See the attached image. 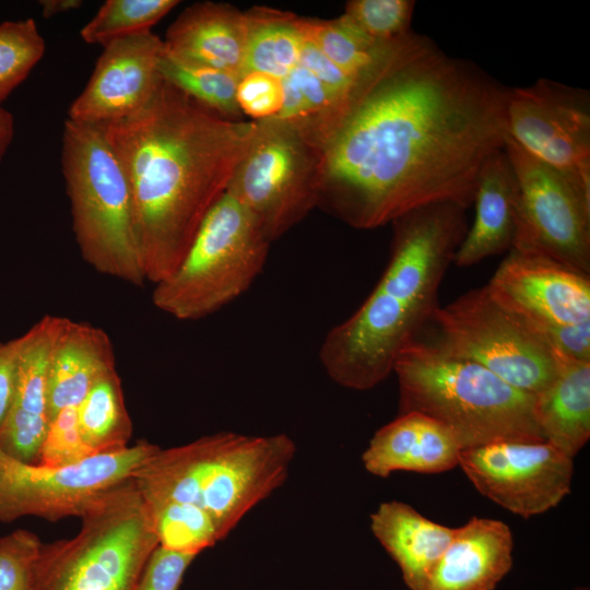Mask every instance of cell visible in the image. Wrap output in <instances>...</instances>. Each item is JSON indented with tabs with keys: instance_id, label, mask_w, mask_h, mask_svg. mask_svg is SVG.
Instances as JSON below:
<instances>
[{
	"instance_id": "ab89813d",
	"label": "cell",
	"mask_w": 590,
	"mask_h": 590,
	"mask_svg": "<svg viewBox=\"0 0 590 590\" xmlns=\"http://www.w3.org/2000/svg\"><path fill=\"white\" fill-rule=\"evenodd\" d=\"M42 14L45 19L52 17L57 14L67 13L80 8L83 2L81 0H42Z\"/></svg>"
},
{
	"instance_id": "5bb4252c",
	"label": "cell",
	"mask_w": 590,
	"mask_h": 590,
	"mask_svg": "<svg viewBox=\"0 0 590 590\" xmlns=\"http://www.w3.org/2000/svg\"><path fill=\"white\" fill-rule=\"evenodd\" d=\"M459 465L482 495L523 518L558 505L570 492L574 472L573 458L545 440L464 449Z\"/></svg>"
},
{
	"instance_id": "30bf717a",
	"label": "cell",
	"mask_w": 590,
	"mask_h": 590,
	"mask_svg": "<svg viewBox=\"0 0 590 590\" xmlns=\"http://www.w3.org/2000/svg\"><path fill=\"white\" fill-rule=\"evenodd\" d=\"M320 149L276 119L259 121L225 192L255 219L270 243L318 206Z\"/></svg>"
},
{
	"instance_id": "d6a6232c",
	"label": "cell",
	"mask_w": 590,
	"mask_h": 590,
	"mask_svg": "<svg viewBox=\"0 0 590 590\" xmlns=\"http://www.w3.org/2000/svg\"><path fill=\"white\" fill-rule=\"evenodd\" d=\"M44 545L24 529L0 536V590H39Z\"/></svg>"
},
{
	"instance_id": "8fae6325",
	"label": "cell",
	"mask_w": 590,
	"mask_h": 590,
	"mask_svg": "<svg viewBox=\"0 0 590 590\" xmlns=\"http://www.w3.org/2000/svg\"><path fill=\"white\" fill-rule=\"evenodd\" d=\"M504 150L519 191L511 250L590 275V186L535 158L508 135Z\"/></svg>"
},
{
	"instance_id": "f1b7e54d",
	"label": "cell",
	"mask_w": 590,
	"mask_h": 590,
	"mask_svg": "<svg viewBox=\"0 0 590 590\" xmlns=\"http://www.w3.org/2000/svg\"><path fill=\"white\" fill-rule=\"evenodd\" d=\"M145 504L160 546L199 555L225 539L215 521L198 507L177 502H145Z\"/></svg>"
},
{
	"instance_id": "ffe728a7",
	"label": "cell",
	"mask_w": 590,
	"mask_h": 590,
	"mask_svg": "<svg viewBox=\"0 0 590 590\" xmlns=\"http://www.w3.org/2000/svg\"><path fill=\"white\" fill-rule=\"evenodd\" d=\"M248 35L246 12L227 3L187 7L166 32L165 48L191 63L241 75Z\"/></svg>"
},
{
	"instance_id": "cb8c5ba5",
	"label": "cell",
	"mask_w": 590,
	"mask_h": 590,
	"mask_svg": "<svg viewBox=\"0 0 590 590\" xmlns=\"http://www.w3.org/2000/svg\"><path fill=\"white\" fill-rule=\"evenodd\" d=\"M545 441L574 458L590 437V362L560 359L551 385L535 396Z\"/></svg>"
},
{
	"instance_id": "2e32d148",
	"label": "cell",
	"mask_w": 590,
	"mask_h": 590,
	"mask_svg": "<svg viewBox=\"0 0 590 590\" xmlns=\"http://www.w3.org/2000/svg\"><path fill=\"white\" fill-rule=\"evenodd\" d=\"M163 50L164 40L152 31L104 46L86 86L70 105L67 119L98 125L140 110L162 82L158 66Z\"/></svg>"
},
{
	"instance_id": "d4e9b609",
	"label": "cell",
	"mask_w": 590,
	"mask_h": 590,
	"mask_svg": "<svg viewBox=\"0 0 590 590\" xmlns=\"http://www.w3.org/2000/svg\"><path fill=\"white\" fill-rule=\"evenodd\" d=\"M246 15L248 35L243 73L259 71L284 78L298 64L305 39L302 16L268 7H253Z\"/></svg>"
},
{
	"instance_id": "7402d4cb",
	"label": "cell",
	"mask_w": 590,
	"mask_h": 590,
	"mask_svg": "<svg viewBox=\"0 0 590 590\" xmlns=\"http://www.w3.org/2000/svg\"><path fill=\"white\" fill-rule=\"evenodd\" d=\"M114 370L109 335L87 322L64 318L50 355L49 420L63 409L78 408L95 382Z\"/></svg>"
},
{
	"instance_id": "4dcf8cb0",
	"label": "cell",
	"mask_w": 590,
	"mask_h": 590,
	"mask_svg": "<svg viewBox=\"0 0 590 590\" xmlns=\"http://www.w3.org/2000/svg\"><path fill=\"white\" fill-rule=\"evenodd\" d=\"M45 49L34 19L0 24V105L28 76Z\"/></svg>"
},
{
	"instance_id": "8d00e7d4",
	"label": "cell",
	"mask_w": 590,
	"mask_h": 590,
	"mask_svg": "<svg viewBox=\"0 0 590 590\" xmlns=\"http://www.w3.org/2000/svg\"><path fill=\"white\" fill-rule=\"evenodd\" d=\"M298 64L310 71L323 85L349 103L350 106L362 82H357L335 66L306 35L300 48Z\"/></svg>"
},
{
	"instance_id": "4316f807",
	"label": "cell",
	"mask_w": 590,
	"mask_h": 590,
	"mask_svg": "<svg viewBox=\"0 0 590 590\" xmlns=\"http://www.w3.org/2000/svg\"><path fill=\"white\" fill-rule=\"evenodd\" d=\"M76 412L80 435L95 455L129 446L132 422L125 404L117 370L95 382L76 408Z\"/></svg>"
},
{
	"instance_id": "9c48e42d",
	"label": "cell",
	"mask_w": 590,
	"mask_h": 590,
	"mask_svg": "<svg viewBox=\"0 0 590 590\" xmlns=\"http://www.w3.org/2000/svg\"><path fill=\"white\" fill-rule=\"evenodd\" d=\"M428 344L479 364L510 386L538 396L556 377L560 359L519 315L500 304L487 285L473 288L445 307L429 322Z\"/></svg>"
},
{
	"instance_id": "5b68a950",
	"label": "cell",
	"mask_w": 590,
	"mask_h": 590,
	"mask_svg": "<svg viewBox=\"0 0 590 590\" xmlns=\"http://www.w3.org/2000/svg\"><path fill=\"white\" fill-rule=\"evenodd\" d=\"M399 414L418 412L447 428L462 450L502 440H544L535 396L485 367L448 355L422 339L398 356Z\"/></svg>"
},
{
	"instance_id": "7c38bea8",
	"label": "cell",
	"mask_w": 590,
	"mask_h": 590,
	"mask_svg": "<svg viewBox=\"0 0 590 590\" xmlns=\"http://www.w3.org/2000/svg\"><path fill=\"white\" fill-rule=\"evenodd\" d=\"M158 448L141 439L133 446L56 468L25 463L0 450V521L26 516L50 521L81 517L107 491L132 479Z\"/></svg>"
},
{
	"instance_id": "9a60e30c",
	"label": "cell",
	"mask_w": 590,
	"mask_h": 590,
	"mask_svg": "<svg viewBox=\"0 0 590 590\" xmlns=\"http://www.w3.org/2000/svg\"><path fill=\"white\" fill-rule=\"evenodd\" d=\"M486 285L545 341L562 328L590 322V275L551 259L510 250Z\"/></svg>"
},
{
	"instance_id": "1f68e13d",
	"label": "cell",
	"mask_w": 590,
	"mask_h": 590,
	"mask_svg": "<svg viewBox=\"0 0 590 590\" xmlns=\"http://www.w3.org/2000/svg\"><path fill=\"white\" fill-rule=\"evenodd\" d=\"M414 8L413 0H351L342 16L369 38L393 43L412 32Z\"/></svg>"
},
{
	"instance_id": "8992f818",
	"label": "cell",
	"mask_w": 590,
	"mask_h": 590,
	"mask_svg": "<svg viewBox=\"0 0 590 590\" xmlns=\"http://www.w3.org/2000/svg\"><path fill=\"white\" fill-rule=\"evenodd\" d=\"M61 166L82 259L98 273L143 285L129 186L96 125L66 120Z\"/></svg>"
},
{
	"instance_id": "3957f363",
	"label": "cell",
	"mask_w": 590,
	"mask_h": 590,
	"mask_svg": "<svg viewBox=\"0 0 590 590\" xmlns=\"http://www.w3.org/2000/svg\"><path fill=\"white\" fill-rule=\"evenodd\" d=\"M465 210L452 202L423 205L394 220L388 264L365 302L324 337L319 358L339 386L369 390L393 373L400 353L420 339L463 240Z\"/></svg>"
},
{
	"instance_id": "60d3db41",
	"label": "cell",
	"mask_w": 590,
	"mask_h": 590,
	"mask_svg": "<svg viewBox=\"0 0 590 590\" xmlns=\"http://www.w3.org/2000/svg\"><path fill=\"white\" fill-rule=\"evenodd\" d=\"M574 590H589L588 588H585V587H579V588H576Z\"/></svg>"
},
{
	"instance_id": "52a82bcc",
	"label": "cell",
	"mask_w": 590,
	"mask_h": 590,
	"mask_svg": "<svg viewBox=\"0 0 590 590\" xmlns=\"http://www.w3.org/2000/svg\"><path fill=\"white\" fill-rule=\"evenodd\" d=\"M80 518L75 536L45 543L39 590H137L158 540L132 479L107 491Z\"/></svg>"
},
{
	"instance_id": "d6986e66",
	"label": "cell",
	"mask_w": 590,
	"mask_h": 590,
	"mask_svg": "<svg viewBox=\"0 0 590 590\" xmlns=\"http://www.w3.org/2000/svg\"><path fill=\"white\" fill-rule=\"evenodd\" d=\"M512 548L506 523L473 517L455 529L423 590H494L511 569Z\"/></svg>"
},
{
	"instance_id": "d590c367",
	"label": "cell",
	"mask_w": 590,
	"mask_h": 590,
	"mask_svg": "<svg viewBox=\"0 0 590 590\" xmlns=\"http://www.w3.org/2000/svg\"><path fill=\"white\" fill-rule=\"evenodd\" d=\"M197 554L157 546L150 556L137 590H179Z\"/></svg>"
},
{
	"instance_id": "4fadbf2b",
	"label": "cell",
	"mask_w": 590,
	"mask_h": 590,
	"mask_svg": "<svg viewBox=\"0 0 590 590\" xmlns=\"http://www.w3.org/2000/svg\"><path fill=\"white\" fill-rule=\"evenodd\" d=\"M507 135L545 164L590 186V94L548 79L508 88Z\"/></svg>"
},
{
	"instance_id": "e575fe53",
	"label": "cell",
	"mask_w": 590,
	"mask_h": 590,
	"mask_svg": "<svg viewBox=\"0 0 590 590\" xmlns=\"http://www.w3.org/2000/svg\"><path fill=\"white\" fill-rule=\"evenodd\" d=\"M236 101L244 117L253 121L274 119L283 106L282 79L259 71L240 75Z\"/></svg>"
},
{
	"instance_id": "ac0fdd59",
	"label": "cell",
	"mask_w": 590,
	"mask_h": 590,
	"mask_svg": "<svg viewBox=\"0 0 590 590\" xmlns=\"http://www.w3.org/2000/svg\"><path fill=\"white\" fill-rule=\"evenodd\" d=\"M461 451L449 428L427 415L409 412L374 434L362 461L367 472L379 477L397 471L439 473L459 465Z\"/></svg>"
},
{
	"instance_id": "277c9868",
	"label": "cell",
	"mask_w": 590,
	"mask_h": 590,
	"mask_svg": "<svg viewBox=\"0 0 590 590\" xmlns=\"http://www.w3.org/2000/svg\"><path fill=\"white\" fill-rule=\"evenodd\" d=\"M286 434L220 432L162 449L134 472L145 502H177L205 511L226 538L286 481L296 456Z\"/></svg>"
},
{
	"instance_id": "7a4b0ae2",
	"label": "cell",
	"mask_w": 590,
	"mask_h": 590,
	"mask_svg": "<svg viewBox=\"0 0 590 590\" xmlns=\"http://www.w3.org/2000/svg\"><path fill=\"white\" fill-rule=\"evenodd\" d=\"M96 126L126 176L140 264L156 284L182 261L259 121L225 118L162 78L140 110Z\"/></svg>"
},
{
	"instance_id": "f35d334b",
	"label": "cell",
	"mask_w": 590,
	"mask_h": 590,
	"mask_svg": "<svg viewBox=\"0 0 590 590\" xmlns=\"http://www.w3.org/2000/svg\"><path fill=\"white\" fill-rule=\"evenodd\" d=\"M14 137L13 115L0 105V162Z\"/></svg>"
},
{
	"instance_id": "44dd1931",
	"label": "cell",
	"mask_w": 590,
	"mask_h": 590,
	"mask_svg": "<svg viewBox=\"0 0 590 590\" xmlns=\"http://www.w3.org/2000/svg\"><path fill=\"white\" fill-rule=\"evenodd\" d=\"M518 182L504 149L494 153L479 175L475 217L458 247L453 263L467 268L510 251L517 233Z\"/></svg>"
},
{
	"instance_id": "836d02e7",
	"label": "cell",
	"mask_w": 590,
	"mask_h": 590,
	"mask_svg": "<svg viewBox=\"0 0 590 590\" xmlns=\"http://www.w3.org/2000/svg\"><path fill=\"white\" fill-rule=\"evenodd\" d=\"M94 455L80 435L76 408H67L58 412L50 421L37 464L51 468L64 467Z\"/></svg>"
},
{
	"instance_id": "6da1fadb",
	"label": "cell",
	"mask_w": 590,
	"mask_h": 590,
	"mask_svg": "<svg viewBox=\"0 0 590 590\" xmlns=\"http://www.w3.org/2000/svg\"><path fill=\"white\" fill-rule=\"evenodd\" d=\"M508 87L411 32L357 88L320 148L318 206L358 229L423 205H472L504 149Z\"/></svg>"
},
{
	"instance_id": "484cf974",
	"label": "cell",
	"mask_w": 590,
	"mask_h": 590,
	"mask_svg": "<svg viewBox=\"0 0 590 590\" xmlns=\"http://www.w3.org/2000/svg\"><path fill=\"white\" fill-rule=\"evenodd\" d=\"M305 35L342 71L363 82L376 73L405 37L393 43L374 40L342 15L333 20L300 17Z\"/></svg>"
},
{
	"instance_id": "74e56055",
	"label": "cell",
	"mask_w": 590,
	"mask_h": 590,
	"mask_svg": "<svg viewBox=\"0 0 590 590\" xmlns=\"http://www.w3.org/2000/svg\"><path fill=\"white\" fill-rule=\"evenodd\" d=\"M20 338L0 340V428L3 425L14 394Z\"/></svg>"
},
{
	"instance_id": "f546056e",
	"label": "cell",
	"mask_w": 590,
	"mask_h": 590,
	"mask_svg": "<svg viewBox=\"0 0 590 590\" xmlns=\"http://www.w3.org/2000/svg\"><path fill=\"white\" fill-rule=\"evenodd\" d=\"M177 0H107L80 31L81 38L103 47L115 39L151 31Z\"/></svg>"
},
{
	"instance_id": "603a6c76",
	"label": "cell",
	"mask_w": 590,
	"mask_h": 590,
	"mask_svg": "<svg viewBox=\"0 0 590 590\" xmlns=\"http://www.w3.org/2000/svg\"><path fill=\"white\" fill-rule=\"evenodd\" d=\"M374 536L398 564L410 590H423L455 529L434 522L412 506L385 502L370 515Z\"/></svg>"
},
{
	"instance_id": "83f0119b",
	"label": "cell",
	"mask_w": 590,
	"mask_h": 590,
	"mask_svg": "<svg viewBox=\"0 0 590 590\" xmlns=\"http://www.w3.org/2000/svg\"><path fill=\"white\" fill-rule=\"evenodd\" d=\"M161 76L202 106L234 120H243L236 90L238 75L184 61L164 50L158 66Z\"/></svg>"
},
{
	"instance_id": "e0dca14e",
	"label": "cell",
	"mask_w": 590,
	"mask_h": 590,
	"mask_svg": "<svg viewBox=\"0 0 590 590\" xmlns=\"http://www.w3.org/2000/svg\"><path fill=\"white\" fill-rule=\"evenodd\" d=\"M64 318L46 315L19 337L15 389L8 416L0 428V450L25 463L38 462L49 427L50 355Z\"/></svg>"
},
{
	"instance_id": "ba28073f",
	"label": "cell",
	"mask_w": 590,
	"mask_h": 590,
	"mask_svg": "<svg viewBox=\"0 0 590 590\" xmlns=\"http://www.w3.org/2000/svg\"><path fill=\"white\" fill-rule=\"evenodd\" d=\"M270 245L250 213L224 192L177 269L154 284L153 305L178 320L214 314L249 288L264 267Z\"/></svg>"
}]
</instances>
